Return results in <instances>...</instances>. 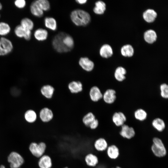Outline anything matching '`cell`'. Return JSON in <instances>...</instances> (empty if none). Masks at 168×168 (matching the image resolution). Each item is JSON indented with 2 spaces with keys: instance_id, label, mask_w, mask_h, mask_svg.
I'll use <instances>...</instances> for the list:
<instances>
[{
  "instance_id": "6da1fadb",
  "label": "cell",
  "mask_w": 168,
  "mask_h": 168,
  "mask_svg": "<svg viewBox=\"0 0 168 168\" xmlns=\"http://www.w3.org/2000/svg\"><path fill=\"white\" fill-rule=\"evenodd\" d=\"M54 49L59 53H67L74 48V40L70 35L60 32L56 35L52 41Z\"/></svg>"
},
{
  "instance_id": "7a4b0ae2",
  "label": "cell",
  "mask_w": 168,
  "mask_h": 168,
  "mask_svg": "<svg viewBox=\"0 0 168 168\" xmlns=\"http://www.w3.org/2000/svg\"><path fill=\"white\" fill-rule=\"evenodd\" d=\"M70 18L73 23L78 26H86L90 23L91 18L87 12L81 9L72 11L70 14Z\"/></svg>"
},
{
  "instance_id": "3957f363",
  "label": "cell",
  "mask_w": 168,
  "mask_h": 168,
  "mask_svg": "<svg viewBox=\"0 0 168 168\" xmlns=\"http://www.w3.org/2000/svg\"><path fill=\"white\" fill-rule=\"evenodd\" d=\"M152 142L151 149L155 156L160 158L166 156L167 151L162 140L160 138L156 137L153 138Z\"/></svg>"
},
{
  "instance_id": "277c9868",
  "label": "cell",
  "mask_w": 168,
  "mask_h": 168,
  "mask_svg": "<svg viewBox=\"0 0 168 168\" xmlns=\"http://www.w3.org/2000/svg\"><path fill=\"white\" fill-rule=\"evenodd\" d=\"M46 149V144L43 142L39 143L32 142L29 147V150L31 154L35 156L40 158L45 153Z\"/></svg>"
},
{
  "instance_id": "5b68a950",
  "label": "cell",
  "mask_w": 168,
  "mask_h": 168,
  "mask_svg": "<svg viewBox=\"0 0 168 168\" xmlns=\"http://www.w3.org/2000/svg\"><path fill=\"white\" fill-rule=\"evenodd\" d=\"M7 160L11 168H19L24 162L22 156L15 152H12L9 154Z\"/></svg>"
},
{
  "instance_id": "8992f818",
  "label": "cell",
  "mask_w": 168,
  "mask_h": 168,
  "mask_svg": "<svg viewBox=\"0 0 168 168\" xmlns=\"http://www.w3.org/2000/svg\"><path fill=\"white\" fill-rule=\"evenodd\" d=\"M13 46L12 42L4 37L0 38V56L6 55L12 51Z\"/></svg>"
},
{
  "instance_id": "52a82bcc",
  "label": "cell",
  "mask_w": 168,
  "mask_h": 168,
  "mask_svg": "<svg viewBox=\"0 0 168 168\" xmlns=\"http://www.w3.org/2000/svg\"><path fill=\"white\" fill-rule=\"evenodd\" d=\"M14 33L17 37L24 38L26 40H30L31 38V31L24 28L20 25L15 27Z\"/></svg>"
},
{
  "instance_id": "ba28073f",
  "label": "cell",
  "mask_w": 168,
  "mask_h": 168,
  "mask_svg": "<svg viewBox=\"0 0 168 168\" xmlns=\"http://www.w3.org/2000/svg\"><path fill=\"white\" fill-rule=\"evenodd\" d=\"M121 127L119 134L123 138L129 139L133 138L135 136V132L132 127H130L125 124Z\"/></svg>"
},
{
  "instance_id": "9c48e42d",
  "label": "cell",
  "mask_w": 168,
  "mask_h": 168,
  "mask_svg": "<svg viewBox=\"0 0 168 168\" xmlns=\"http://www.w3.org/2000/svg\"><path fill=\"white\" fill-rule=\"evenodd\" d=\"M78 63L81 67L87 72L91 71L94 67V62L87 57H81Z\"/></svg>"
},
{
  "instance_id": "30bf717a",
  "label": "cell",
  "mask_w": 168,
  "mask_h": 168,
  "mask_svg": "<svg viewBox=\"0 0 168 168\" xmlns=\"http://www.w3.org/2000/svg\"><path fill=\"white\" fill-rule=\"evenodd\" d=\"M126 117L122 112L114 113L112 116V120L114 124L117 126H122L124 124L126 121Z\"/></svg>"
},
{
  "instance_id": "8fae6325",
  "label": "cell",
  "mask_w": 168,
  "mask_h": 168,
  "mask_svg": "<svg viewBox=\"0 0 168 168\" xmlns=\"http://www.w3.org/2000/svg\"><path fill=\"white\" fill-rule=\"evenodd\" d=\"M102 98L106 103L110 104L113 103L116 98V91L112 89L107 90L103 94Z\"/></svg>"
},
{
  "instance_id": "7c38bea8",
  "label": "cell",
  "mask_w": 168,
  "mask_h": 168,
  "mask_svg": "<svg viewBox=\"0 0 168 168\" xmlns=\"http://www.w3.org/2000/svg\"><path fill=\"white\" fill-rule=\"evenodd\" d=\"M38 165L40 168H51L53 165L51 157L48 155H43L40 158Z\"/></svg>"
},
{
  "instance_id": "4fadbf2b",
  "label": "cell",
  "mask_w": 168,
  "mask_h": 168,
  "mask_svg": "<svg viewBox=\"0 0 168 168\" xmlns=\"http://www.w3.org/2000/svg\"><path fill=\"white\" fill-rule=\"evenodd\" d=\"M39 115L41 121L44 122H49L53 117V114L52 110L46 107L43 108L40 110Z\"/></svg>"
},
{
  "instance_id": "5bb4252c",
  "label": "cell",
  "mask_w": 168,
  "mask_h": 168,
  "mask_svg": "<svg viewBox=\"0 0 168 168\" xmlns=\"http://www.w3.org/2000/svg\"><path fill=\"white\" fill-rule=\"evenodd\" d=\"M34 36L37 40L43 41L47 40L48 36V33L45 29L38 28L35 31Z\"/></svg>"
},
{
  "instance_id": "9a60e30c",
  "label": "cell",
  "mask_w": 168,
  "mask_h": 168,
  "mask_svg": "<svg viewBox=\"0 0 168 168\" xmlns=\"http://www.w3.org/2000/svg\"><path fill=\"white\" fill-rule=\"evenodd\" d=\"M89 94L91 100L94 102L98 101L103 97V94L100 89L96 86L91 88Z\"/></svg>"
},
{
  "instance_id": "2e32d148",
  "label": "cell",
  "mask_w": 168,
  "mask_h": 168,
  "mask_svg": "<svg viewBox=\"0 0 168 168\" xmlns=\"http://www.w3.org/2000/svg\"><path fill=\"white\" fill-rule=\"evenodd\" d=\"M84 160L86 164L89 167H95L99 162L97 156L91 153L86 155L84 158Z\"/></svg>"
},
{
  "instance_id": "e0dca14e",
  "label": "cell",
  "mask_w": 168,
  "mask_h": 168,
  "mask_svg": "<svg viewBox=\"0 0 168 168\" xmlns=\"http://www.w3.org/2000/svg\"><path fill=\"white\" fill-rule=\"evenodd\" d=\"M94 146L97 151L103 152L106 150L108 146L106 140L103 138H100L95 141Z\"/></svg>"
},
{
  "instance_id": "ac0fdd59",
  "label": "cell",
  "mask_w": 168,
  "mask_h": 168,
  "mask_svg": "<svg viewBox=\"0 0 168 168\" xmlns=\"http://www.w3.org/2000/svg\"><path fill=\"white\" fill-rule=\"evenodd\" d=\"M106 151L107 156L109 158L111 159H116L119 156V149L115 145H112L108 146Z\"/></svg>"
},
{
  "instance_id": "d6986e66",
  "label": "cell",
  "mask_w": 168,
  "mask_h": 168,
  "mask_svg": "<svg viewBox=\"0 0 168 168\" xmlns=\"http://www.w3.org/2000/svg\"><path fill=\"white\" fill-rule=\"evenodd\" d=\"M99 53L103 58H107L111 57L113 54V51L111 46L109 44H105L100 47Z\"/></svg>"
},
{
  "instance_id": "ffe728a7",
  "label": "cell",
  "mask_w": 168,
  "mask_h": 168,
  "mask_svg": "<svg viewBox=\"0 0 168 168\" xmlns=\"http://www.w3.org/2000/svg\"><path fill=\"white\" fill-rule=\"evenodd\" d=\"M126 70L125 68L121 66L118 67L115 69L114 76L115 79L118 82H122L126 78Z\"/></svg>"
},
{
  "instance_id": "44dd1931",
  "label": "cell",
  "mask_w": 168,
  "mask_h": 168,
  "mask_svg": "<svg viewBox=\"0 0 168 168\" xmlns=\"http://www.w3.org/2000/svg\"><path fill=\"white\" fill-rule=\"evenodd\" d=\"M30 11L33 16L37 17H41L44 14V12L37 5L35 1L33 2L30 4Z\"/></svg>"
},
{
  "instance_id": "7402d4cb",
  "label": "cell",
  "mask_w": 168,
  "mask_h": 168,
  "mask_svg": "<svg viewBox=\"0 0 168 168\" xmlns=\"http://www.w3.org/2000/svg\"><path fill=\"white\" fill-rule=\"evenodd\" d=\"M157 16L156 12L153 9H148L143 13V17L144 20L148 22H153Z\"/></svg>"
},
{
  "instance_id": "603a6c76",
  "label": "cell",
  "mask_w": 168,
  "mask_h": 168,
  "mask_svg": "<svg viewBox=\"0 0 168 168\" xmlns=\"http://www.w3.org/2000/svg\"><path fill=\"white\" fill-rule=\"evenodd\" d=\"M44 23L45 27L53 31L56 30L57 25L56 21L53 17H46L44 20Z\"/></svg>"
},
{
  "instance_id": "cb8c5ba5",
  "label": "cell",
  "mask_w": 168,
  "mask_h": 168,
  "mask_svg": "<svg viewBox=\"0 0 168 168\" xmlns=\"http://www.w3.org/2000/svg\"><path fill=\"white\" fill-rule=\"evenodd\" d=\"M157 35L153 30L150 29L146 31L144 34L145 40L147 43L152 44L155 42L157 38Z\"/></svg>"
},
{
  "instance_id": "d4e9b609",
  "label": "cell",
  "mask_w": 168,
  "mask_h": 168,
  "mask_svg": "<svg viewBox=\"0 0 168 168\" xmlns=\"http://www.w3.org/2000/svg\"><path fill=\"white\" fill-rule=\"evenodd\" d=\"M153 127L159 132L164 131L166 127V124L164 121L159 118L154 119L152 123Z\"/></svg>"
},
{
  "instance_id": "484cf974",
  "label": "cell",
  "mask_w": 168,
  "mask_h": 168,
  "mask_svg": "<svg viewBox=\"0 0 168 168\" xmlns=\"http://www.w3.org/2000/svg\"><path fill=\"white\" fill-rule=\"evenodd\" d=\"M95 6L93 8V11L97 15L103 14L106 8V4L103 1L99 0L95 2Z\"/></svg>"
},
{
  "instance_id": "4316f807",
  "label": "cell",
  "mask_w": 168,
  "mask_h": 168,
  "mask_svg": "<svg viewBox=\"0 0 168 168\" xmlns=\"http://www.w3.org/2000/svg\"><path fill=\"white\" fill-rule=\"evenodd\" d=\"M68 88L71 92L76 93L82 90V85L79 81H73L70 82L68 85Z\"/></svg>"
},
{
  "instance_id": "83f0119b",
  "label": "cell",
  "mask_w": 168,
  "mask_h": 168,
  "mask_svg": "<svg viewBox=\"0 0 168 168\" xmlns=\"http://www.w3.org/2000/svg\"><path fill=\"white\" fill-rule=\"evenodd\" d=\"M54 88L51 85H47L43 86L40 90L42 94L48 99L51 98L54 91Z\"/></svg>"
},
{
  "instance_id": "f1b7e54d",
  "label": "cell",
  "mask_w": 168,
  "mask_h": 168,
  "mask_svg": "<svg viewBox=\"0 0 168 168\" xmlns=\"http://www.w3.org/2000/svg\"><path fill=\"white\" fill-rule=\"evenodd\" d=\"M24 117L25 120L28 123H30L35 122L37 118L35 112L31 109L28 110L25 112Z\"/></svg>"
},
{
  "instance_id": "f546056e",
  "label": "cell",
  "mask_w": 168,
  "mask_h": 168,
  "mask_svg": "<svg viewBox=\"0 0 168 168\" xmlns=\"http://www.w3.org/2000/svg\"><path fill=\"white\" fill-rule=\"evenodd\" d=\"M24 28L32 30L34 27V22L29 18L25 17L21 21L20 24Z\"/></svg>"
},
{
  "instance_id": "4dcf8cb0",
  "label": "cell",
  "mask_w": 168,
  "mask_h": 168,
  "mask_svg": "<svg viewBox=\"0 0 168 168\" xmlns=\"http://www.w3.org/2000/svg\"><path fill=\"white\" fill-rule=\"evenodd\" d=\"M121 52L122 54L127 57H132L134 54V49L130 44H126L124 45L121 48Z\"/></svg>"
},
{
  "instance_id": "1f68e13d",
  "label": "cell",
  "mask_w": 168,
  "mask_h": 168,
  "mask_svg": "<svg viewBox=\"0 0 168 168\" xmlns=\"http://www.w3.org/2000/svg\"><path fill=\"white\" fill-rule=\"evenodd\" d=\"M11 31L10 25L4 21L0 22V35L3 37L9 34Z\"/></svg>"
},
{
  "instance_id": "d6a6232c",
  "label": "cell",
  "mask_w": 168,
  "mask_h": 168,
  "mask_svg": "<svg viewBox=\"0 0 168 168\" xmlns=\"http://www.w3.org/2000/svg\"><path fill=\"white\" fill-rule=\"evenodd\" d=\"M147 113L146 111L141 108L137 109L134 114L135 119L140 121L145 120L147 117Z\"/></svg>"
},
{
  "instance_id": "836d02e7",
  "label": "cell",
  "mask_w": 168,
  "mask_h": 168,
  "mask_svg": "<svg viewBox=\"0 0 168 168\" xmlns=\"http://www.w3.org/2000/svg\"><path fill=\"white\" fill-rule=\"evenodd\" d=\"M39 7L44 11H49L50 8L49 2L47 0H37L35 1Z\"/></svg>"
},
{
  "instance_id": "e575fe53",
  "label": "cell",
  "mask_w": 168,
  "mask_h": 168,
  "mask_svg": "<svg viewBox=\"0 0 168 168\" xmlns=\"http://www.w3.org/2000/svg\"><path fill=\"white\" fill-rule=\"evenodd\" d=\"M95 119V117L94 114L91 112H89L83 117L82 121L86 126L89 127L91 123Z\"/></svg>"
},
{
  "instance_id": "d590c367",
  "label": "cell",
  "mask_w": 168,
  "mask_h": 168,
  "mask_svg": "<svg viewBox=\"0 0 168 168\" xmlns=\"http://www.w3.org/2000/svg\"><path fill=\"white\" fill-rule=\"evenodd\" d=\"M160 95L163 98L166 99L168 98V86L166 83L161 84L160 86Z\"/></svg>"
},
{
  "instance_id": "8d00e7d4",
  "label": "cell",
  "mask_w": 168,
  "mask_h": 168,
  "mask_svg": "<svg viewBox=\"0 0 168 168\" xmlns=\"http://www.w3.org/2000/svg\"><path fill=\"white\" fill-rule=\"evenodd\" d=\"M14 3L16 7L20 9L24 8L26 4V2L25 0H16L14 1Z\"/></svg>"
},
{
  "instance_id": "74e56055",
  "label": "cell",
  "mask_w": 168,
  "mask_h": 168,
  "mask_svg": "<svg viewBox=\"0 0 168 168\" xmlns=\"http://www.w3.org/2000/svg\"><path fill=\"white\" fill-rule=\"evenodd\" d=\"M99 122L97 119H95L89 126V127L91 129H96L98 126Z\"/></svg>"
},
{
  "instance_id": "f35d334b",
  "label": "cell",
  "mask_w": 168,
  "mask_h": 168,
  "mask_svg": "<svg viewBox=\"0 0 168 168\" xmlns=\"http://www.w3.org/2000/svg\"><path fill=\"white\" fill-rule=\"evenodd\" d=\"M76 2L80 5H83L86 3L87 2V0H76Z\"/></svg>"
},
{
  "instance_id": "ab89813d",
  "label": "cell",
  "mask_w": 168,
  "mask_h": 168,
  "mask_svg": "<svg viewBox=\"0 0 168 168\" xmlns=\"http://www.w3.org/2000/svg\"><path fill=\"white\" fill-rule=\"evenodd\" d=\"M2 8V6L1 3L0 2V10H1ZM1 17V15L0 14V18Z\"/></svg>"
},
{
  "instance_id": "60d3db41",
  "label": "cell",
  "mask_w": 168,
  "mask_h": 168,
  "mask_svg": "<svg viewBox=\"0 0 168 168\" xmlns=\"http://www.w3.org/2000/svg\"><path fill=\"white\" fill-rule=\"evenodd\" d=\"M0 168H6L3 165H2L0 166Z\"/></svg>"
},
{
  "instance_id": "b9f144b4",
  "label": "cell",
  "mask_w": 168,
  "mask_h": 168,
  "mask_svg": "<svg viewBox=\"0 0 168 168\" xmlns=\"http://www.w3.org/2000/svg\"><path fill=\"white\" fill-rule=\"evenodd\" d=\"M115 168H122L121 167H120V166H117V167H116Z\"/></svg>"
},
{
  "instance_id": "7bdbcfd3",
  "label": "cell",
  "mask_w": 168,
  "mask_h": 168,
  "mask_svg": "<svg viewBox=\"0 0 168 168\" xmlns=\"http://www.w3.org/2000/svg\"><path fill=\"white\" fill-rule=\"evenodd\" d=\"M63 168H69L68 167H64Z\"/></svg>"
}]
</instances>
